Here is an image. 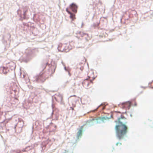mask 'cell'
<instances>
[{"instance_id": "cell-1", "label": "cell", "mask_w": 153, "mask_h": 153, "mask_svg": "<svg viewBox=\"0 0 153 153\" xmlns=\"http://www.w3.org/2000/svg\"><path fill=\"white\" fill-rule=\"evenodd\" d=\"M56 68V62L50 61L46 65L43 71L35 78V81L38 82H43L50 78L55 72Z\"/></svg>"}, {"instance_id": "cell-7", "label": "cell", "mask_w": 153, "mask_h": 153, "mask_svg": "<svg viewBox=\"0 0 153 153\" xmlns=\"http://www.w3.org/2000/svg\"><path fill=\"white\" fill-rule=\"evenodd\" d=\"M74 48V42H69L65 44H60L58 47V50L62 52H68Z\"/></svg>"}, {"instance_id": "cell-12", "label": "cell", "mask_w": 153, "mask_h": 153, "mask_svg": "<svg viewBox=\"0 0 153 153\" xmlns=\"http://www.w3.org/2000/svg\"><path fill=\"white\" fill-rule=\"evenodd\" d=\"M33 20L38 24H43L45 21V18L44 17V14L37 13L34 16Z\"/></svg>"}, {"instance_id": "cell-21", "label": "cell", "mask_w": 153, "mask_h": 153, "mask_svg": "<svg viewBox=\"0 0 153 153\" xmlns=\"http://www.w3.org/2000/svg\"><path fill=\"white\" fill-rule=\"evenodd\" d=\"M120 106L121 108H123V109H129V107L130 106V103L127 102V103H123V104L120 105Z\"/></svg>"}, {"instance_id": "cell-4", "label": "cell", "mask_w": 153, "mask_h": 153, "mask_svg": "<svg viewBox=\"0 0 153 153\" xmlns=\"http://www.w3.org/2000/svg\"><path fill=\"white\" fill-rule=\"evenodd\" d=\"M89 68L86 60L83 61L77 66L76 73L79 77H84L88 73Z\"/></svg>"}, {"instance_id": "cell-13", "label": "cell", "mask_w": 153, "mask_h": 153, "mask_svg": "<svg viewBox=\"0 0 153 153\" xmlns=\"http://www.w3.org/2000/svg\"><path fill=\"white\" fill-rule=\"evenodd\" d=\"M55 102L54 100H53V112L52 116V119L53 120H57L59 118V110L58 108H57Z\"/></svg>"}, {"instance_id": "cell-19", "label": "cell", "mask_w": 153, "mask_h": 153, "mask_svg": "<svg viewBox=\"0 0 153 153\" xmlns=\"http://www.w3.org/2000/svg\"><path fill=\"white\" fill-rule=\"evenodd\" d=\"M23 28L26 30H33L35 29L34 25L32 23H24L23 24Z\"/></svg>"}, {"instance_id": "cell-18", "label": "cell", "mask_w": 153, "mask_h": 153, "mask_svg": "<svg viewBox=\"0 0 153 153\" xmlns=\"http://www.w3.org/2000/svg\"><path fill=\"white\" fill-rule=\"evenodd\" d=\"M97 76V73L94 70H91L88 74V79L93 82L95 78H96Z\"/></svg>"}, {"instance_id": "cell-20", "label": "cell", "mask_w": 153, "mask_h": 153, "mask_svg": "<svg viewBox=\"0 0 153 153\" xmlns=\"http://www.w3.org/2000/svg\"><path fill=\"white\" fill-rule=\"evenodd\" d=\"M20 71H21V78H22L23 80H25L26 82H30V80H29V78L28 75H27V73L24 72V71H23V69L21 68Z\"/></svg>"}, {"instance_id": "cell-10", "label": "cell", "mask_w": 153, "mask_h": 153, "mask_svg": "<svg viewBox=\"0 0 153 153\" xmlns=\"http://www.w3.org/2000/svg\"><path fill=\"white\" fill-rule=\"evenodd\" d=\"M28 12V8L27 7H24L18 10V14L21 20H23L28 19V16L27 15Z\"/></svg>"}, {"instance_id": "cell-15", "label": "cell", "mask_w": 153, "mask_h": 153, "mask_svg": "<svg viewBox=\"0 0 153 153\" xmlns=\"http://www.w3.org/2000/svg\"><path fill=\"white\" fill-rule=\"evenodd\" d=\"M38 146V144H35L32 145L31 146H28V147H26V148L22 149V150H17L16 151V153H23V152H28L32 149H34L36 147Z\"/></svg>"}, {"instance_id": "cell-6", "label": "cell", "mask_w": 153, "mask_h": 153, "mask_svg": "<svg viewBox=\"0 0 153 153\" xmlns=\"http://www.w3.org/2000/svg\"><path fill=\"white\" fill-rule=\"evenodd\" d=\"M16 68V64L13 62H9L4 65L0 68V73L6 74L11 72Z\"/></svg>"}, {"instance_id": "cell-2", "label": "cell", "mask_w": 153, "mask_h": 153, "mask_svg": "<svg viewBox=\"0 0 153 153\" xmlns=\"http://www.w3.org/2000/svg\"><path fill=\"white\" fill-rule=\"evenodd\" d=\"M137 13L134 10H129L126 12L121 19V23L123 24H128L135 22L138 19Z\"/></svg>"}, {"instance_id": "cell-5", "label": "cell", "mask_w": 153, "mask_h": 153, "mask_svg": "<svg viewBox=\"0 0 153 153\" xmlns=\"http://www.w3.org/2000/svg\"><path fill=\"white\" fill-rule=\"evenodd\" d=\"M57 130V127L56 126L51 123L43 130L42 133L40 134V137L41 138H46L49 135L55 133Z\"/></svg>"}, {"instance_id": "cell-8", "label": "cell", "mask_w": 153, "mask_h": 153, "mask_svg": "<svg viewBox=\"0 0 153 153\" xmlns=\"http://www.w3.org/2000/svg\"><path fill=\"white\" fill-rule=\"evenodd\" d=\"M43 128V123L40 121H37L34 123L33 126V136L35 137L41 133Z\"/></svg>"}, {"instance_id": "cell-9", "label": "cell", "mask_w": 153, "mask_h": 153, "mask_svg": "<svg viewBox=\"0 0 153 153\" xmlns=\"http://www.w3.org/2000/svg\"><path fill=\"white\" fill-rule=\"evenodd\" d=\"M77 6L75 3L71 4L67 9V11L70 14V17L73 20L76 19V15L77 12Z\"/></svg>"}, {"instance_id": "cell-22", "label": "cell", "mask_w": 153, "mask_h": 153, "mask_svg": "<svg viewBox=\"0 0 153 153\" xmlns=\"http://www.w3.org/2000/svg\"><path fill=\"white\" fill-rule=\"evenodd\" d=\"M3 112L2 111V110H1V109H0V121H1V119H2V116H3Z\"/></svg>"}, {"instance_id": "cell-14", "label": "cell", "mask_w": 153, "mask_h": 153, "mask_svg": "<svg viewBox=\"0 0 153 153\" xmlns=\"http://www.w3.org/2000/svg\"><path fill=\"white\" fill-rule=\"evenodd\" d=\"M24 121L22 119H19L18 123L15 127L16 133H20L22 131L23 128L24 126Z\"/></svg>"}, {"instance_id": "cell-3", "label": "cell", "mask_w": 153, "mask_h": 153, "mask_svg": "<svg viewBox=\"0 0 153 153\" xmlns=\"http://www.w3.org/2000/svg\"><path fill=\"white\" fill-rule=\"evenodd\" d=\"M11 103L12 105H15L18 103V98L19 96V90L18 86L16 83L12 82L11 84L10 89Z\"/></svg>"}, {"instance_id": "cell-17", "label": "cell", "mask_w": 153, "mask_h": 153, "mask_svg": "<svg viewBox=\"0 0 153 153\" xmlns=\"http://www.w3.org/2000/svg\"><path fill=\"white\" fill-rule=\"evenodd\" d=\"M79 98L76 96H72L69 99V103L71 107H75L78 101Z\"/></svg>"}, {"instance_id": "cell-11", "label": "cell", "mask_w": 153, "mask_h": 153, "mask_svg": "<svg viewBox=\"0 0 153 153\" xmlns=\"http://www.w3.org/2000/svg\"><path fill=\"white\" fill-rule=\"evenodd\" d=\"M53 142H54V140L50 139L44 141L41 145L42 151L44 152L47 151L50 148L51 146H52Z\"/></svg>"}, {"instance_id": "cell-16", "label": "cell", "mask_w": 153, "mask_h": 153, "mask_svg": "<svg viewBox=\"0 0 153 153\" xmlns=\"http://www.w3.org/2000/svg\"><path fill=\"white\" fill-rule=\"evenodd\" d=\"M33 102V98H30L28 100H25L23 104V108L28 109L31 107V106H32Z\"/></svg>"}]
</instances>
